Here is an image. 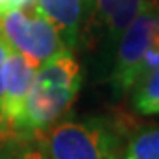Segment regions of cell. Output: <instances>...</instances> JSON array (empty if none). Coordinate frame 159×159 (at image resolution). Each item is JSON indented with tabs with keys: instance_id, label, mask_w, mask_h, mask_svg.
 Segmentation results:
<instances>
[{
	"instance_id": "cell-1",
	"label": "cell",
	"mask_w": 159,
	"mask_h": 159,
	"mask_svg": "<svg viewBox=\"0 0 159 159\" xmlns=\"http://www.w3.org/2000/svg\"><path fill=\"white\" fill-rule=\"evenodd\" d=\"M81 87V69L69 50L39 66L12 134L30 136L51 125L73 104Z\"/></svg>"
},
{
	"instance_id": "cell-2",
	"label": "cell",
	"mask_w": 159,
	"mask_h": 159,
	"mask_svg": "<svg viewBox=\"0 0 159 159\" xmlns=\"http://www.w3.org/2000/svg\"><path fill=\"white\" fill-rule=\"evenodd\" d=\"M51 159H119L120 138L108 120H67L48 136Z\"/></svg>"
},
{
	"instance_id": "cell-3",
	"label": "cell",
	"mask_w": 159,
	"mask_h": 159,
	"mask_svg": "<svg viewBox=\"0 0 159 159\" xmlns=\"http://www.w3.org/2000/svg\"><path fill=\"white\" fill-rule=\"evenodd\" d=\"M30 6L2 14L0 35L9 48L25 55L37 66H43L46 60L69 48L55 25L37 11L35 4L34 9H29Z\"/></svg>"
},
{
	"instance_id": "cell-4",
	"label": "cell",
	"mask_w": 159,
	"mask_h": 159,
	"mask_svg": "<svg viewBox=\"0 0 159 159\" xmlns=\"http://www.w3.org/2000/svg\"><path fill=\"white\" fill-rule=\"evenodd\" d=\"M152 21L154 4L148 0L147 6L127 25L124 34L117 41V55L111 69L110 83L117 96H122L138 83L142 76V66L148 46L152 44Z\"/></svg>"
},
{
	"instance_id": "cell-5",
	"label": "cell",
	"mask_w": 159,
	"mask_h": 159,
	"mask_svg": "<svg viewBox=\"0 0 159 159\" xmlns=\"http://www.w3.org/2000/svg\"><path fill=\"white\" fill-rule=\"evenodd\" d=\"M147 2L148 0H83L81 34L92 43L115 44Z\"/></svg>"
},
{
	"instance_id": "cell-6",
	"label": "cell",
	"mask_w": 159,
	"mask_h": 159,
	"mask_svg": "<svg viewBox=\"0 0 159 159\" xmlns=\"http://www.w3.org/2000/svg\"><path fill=\"white\" fill-rule=\"evenodd\" d=\"M37 69H39L37 64L9 48L6 83H4L2 101H0V138L12 134V127L23 111Z\"/></svg>"
},
{
	"instance_id": "cell-7",
	"label": "cell",
	"mask_w": 159,
	"mask_h": 159,
	"mask_svg": "<svg viewBox=\"0 0 159 159\" xmlns=\"http://www.w3.org/2000/svg\"><path fill=\"white\" fill-rule=\"evenodd\" d=\"M34 4L55 25L69 50L78 44L83 25V0H35Z\"/></svg>"
},
{
	"instance_id": "cell-8",
	"label": "cell",
	"mask_w": 159,
	"mask_h": 159,
	"mask_svg": "<svg viewBox=\"0 0 159 159\" xmlns=\"http://www.w3.org/2000/svg\"><path fill=\"white\" fill-rule=\"evenodd\" d=\"M119 159H159V127L136 131L120 150Z\"/></svg>"
},
{
	"instance_id": "cell-9",
	"label": "cell",
	"mask_w": 159,
	"mask_h": 159,
	"mask_svg": "<svg viewBox=\"0 0 159 159\" xmlns=\"http://www.w3.org/2000/svg\"><path fill=\"white\" fill-rule=\"evenodd\" d=\"M133 104L143 115L159 113V66L148 71L134 85Z\"/></svg>"
},
{
	"instance_id": "cell-10",
	"label": "cell",
	"mask_w": 159,
	"mask_h": 159,
	"mask_svg": "<svg viewBox=\"0 0 159 159\" xmlns=\"http://www.w3.org/2000/svg\"><path fill=\"white\" fill-rule=\"evenodd\" d=\"M0 159H46L43 150L32 147H21L16 150H7L0 154Z\"/></svg>"
},
{
	"instance_id": "cell-11",
	"label": "cell",
	"mask_w": 159,
	"mask_h": 159,
	"mask_svg": "<svg viewBox=\"0 0 159 159\" xmlns=\"http://www.w3.org/2000/svg\"><path fill=\"white\" fill-rule=\"evenodd\" d=\"M7 57H9V46L0 35V101L4 94V83H6V67H7Z\"/></svg>"
},
{
	"instance_id": "cell-12",
	"label": "cell",
	"mask_w": 159,
	"mask_h": 159,
	"mask_svg": "<svg viewBox=\"0 0 159 159\" xmlns=\"http://www.w3.org/2000/svg\"><path fill=\"white\" fill-rule=\"evenodd\" d=\"M154 4V21H152V43L159 46V0H152Z\"/></svg>"
},
{
	"instance_id": "cell-13",
	"label": "cell",
	"mask_w": 159,
	"mask_h": 159,
	"mask_svg": "<svg viewBox=\"0 0 159 159\" xmlns=\"http://www.w3.org/2000/svg\"><path fill=\"white\" fill-rule=\"evenodd\" d=\"M35 0H4V14L9 11H14V9H21V7H27L30 4H34Z\"/></svg>"
}]
</instances>
